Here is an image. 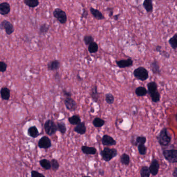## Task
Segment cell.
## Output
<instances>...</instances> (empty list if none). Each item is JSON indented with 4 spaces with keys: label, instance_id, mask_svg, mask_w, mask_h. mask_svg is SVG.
Instances as JSON below:
<instances>
[{
    "label": "cell",
    "instance_id": "cell-1",
    "mask_svg": "<svg viewBox=\"0 0 177 177\" xmlns=\"http://www.w3.org/2000/svg\"><path fill=\"white\" fill-rule=\"evenodd\" d=\"M158 143L161 146H168L172 141V137L168 134L167 128L162 129L158 135L156 136Z\"/></svg>",
    "mask_w": 177,
    "mask_h": 177
},
{
    "label": "cell",
    "instance_id": "cell-2",
    "mask_svg": "<svg viewBox=\"0 0 177 177\" xmlns=\"http://www.w3.org/2000/svg\"><path fill=\"white\" fill-rule=\"evenodd\" d=\"M101 156L104 161H110L113 158L115 157L117 154V150L114 148H104V149L101 151Z\"/></svg>",
    "mask_w": 177,
    "mask_h": 177
},
{
    "label": "cell",
    "instance_id": "cell-3",
    "mask_svg": "<svg viewBox=\"0 0 177 177\" xmlns=\"http://www.w3.org/2000/svg\"><path fill=\"white\" fill-rule=\"evenodd\" d=\"M133 74L137 80L141 81H146L149 78V72L148 70L143 67H139L134 70Z\"/></svg>",
    "mask_w": 177,
    "mask_h": 177
},
{
    "label": "cell",
    "instance_id": "cell-4",
    "mask_svg": "<svg viewBox=\"0 0 177 177\" xmlns=\"http://www.w3.org/2000/svg\"><path fill=\"white\" fill-rule=\"evenodd\" d=\"M164 158L170 163H177V150L176 149L165 150L163 152Z\"/></svg>",
    "mask_w": 177,
    "mask_h": 177
},
{
    "label": "cell",
    "instance_id": "cell-5",
    "mask_svg": "<svg viewBox=\"0 0 177 177\" xmlns=\"http://www.w3.org/2000/svg\"><path fill=\"white\" fill-rule=\"evenodd\" d=\"M45 132L49 135L55 134L57 131V127L55 123L52 120H48L44 124Z\"/></svg>",
    "mask_w": 177,
    "mask_h": 177
},
{
    "label": "cell",
    "instance_id": "cell-6",
    "mask_svg": "<svg viewBox=\"0 0 177 177\" xmlns=\"http://www.w3.org/2000/svg\"><path fill=\"white\" fill-rule=\"evenodd\" d=\"M53 16L61 24H65L67 21V15L66 13L61 9L57 8L55 9L53 12Z\"/></svg>",
    "mask_w": 177,
    "mask_h": 177
},
{
    "label": "cell",
    "instance_id": "cell-7",
    "mask_svg": "<svg viewBox=\"0 0 177 177\" xmlns=\"http://www.w3.org/2000/svg\"><path fill=\"white\" fill-rule=\"evenodd\" d=\"M0 29L4 30L7 35H11L14 32L13 24L7 20H4L1 23Z\"/></svg>",
    "mask_w": 177,
    "mask_h": 177
},
{
    "label": "cell",
    "instance_id": "cell-8",
    "mask_svg": "<svg viewBox=\"0 0 177 177\" xmlns=\"http://www.w3.org/2000/svg\"><path fill=\"white\" fill-rule=\"evenodd\" d=\"M64 105L67 109L70 111H74L77 109V102L72 97H66L64 100Z\"/></svg>",
    "mask_w": 177,
    "mask_h": 177
},
{
    "label": "cell",
    "instance_id": "cell-9",
    "mask_svg": "<svg viewBox=\"0 0 177 177\" xmlns=\"http://www.w3.org/2000/svg\"><path fill=\"white\" fill-rule=\"evenodd\" d=\"M115 62L117 66L120 69L130 68L134 64V61L131 58H128L126 59H122L120 60H116Z\"/></svg>",
    "mask_w": 177,
    "mask_h": 177
},
{
    "label": "cell",
    "instance_id": "cell-10",
    "mask_svg": "<svg viewBox=\"0 0 177 177\" xmlns=\"http://www.w3.org/2000/svg\"><path fill=\"white\" fill-rule=\"evenodd\" d=\"M38 146L40 149H48L52 146V142L47 136H43L40 138L38 142Z\"/></svg>",
    "mask_w": 177,
    "mask_h": 177
},
{
    "label": "cell",
    "instance_id": "cell-11",
    "mask_svg": "<svg viewBox=\"0 0 177 177\" xmlns=\"http://www.w3.org/2000/svg\"><path fill=\"white\" fill-rule=\"evenodd\" d=\"M160 165L158 161L156 159H153L151 161L150 165L149 167L150 174L153 176H155L158 174L160 169Z\"/></svg>",
    "mask_w": 177,
    "mask_h": 177
},
{
    "label": "cell",
    "instance_id": "cell-12",
    "mask_svg": "<svg viewBox=\"0 0 177 177\" xmlns=\"http://www.w3.org/2000/svg\"><path fill=\"white\" fill-rule=\"evenodd\" d=\"M101 143L104 146H113L116 145V141L113 137L108 135H104L101 139Z\"/></svg>",
    "mask_w": 177,
    "mask_h": 177
},
{
    "label": "cell",
    "instance_id": "cell-13",
    "mask_svg": "<svg viewBox=\"0 0 177 177\" xmlns=\"http://www.w3.org/2000/svg\"><path fill=\"white\" fill-rule=\"evenodd\" d=\"M90 97L95 103H98L100 98V92H98L97 85L92 86L90 90Z\"/></svg>",
    "mask_w": 177,
    "mask_h": 177
},
{
    "label": "cell",
    "instance_id": "cell-14",
    "mask_svg": "<svg viewBox=\"0 0 177 177\" xmlns=\"http://www.w3.org/2000/svg\"><path fill=\"white\" fill-rule=\"evenodd\" d=\"M150 68L153 74L161 75V70L160 69V63L157 60L154 59L150 63Z\"/></svg>",
    "mask_w": 177,
    "mask_h": 177
},
{
    "label": "cell",
    "instance_id": "cell-15",
    "mask_svg": "<svg viewBox=\"0 0 177 177\" xmlns=\"http://www.w3.org/2000/svg\"><path fill=\"white\" fill-rule=\"evenodd\" d=\"M60 62L58 60H53L52 61H50L47 64V69L49 71H57L60 68Z\"/></svg>",
    "mask_w": 177,
    "mask_h": 177
},
{
    "label": "cell",
    "instance_id": "cell-16",
    "mask_svg": "<svg viewBox=\"0 0 177 177\" xmlns=\"http://www.w3.org/2000/svg\"><path fill=\"white\" fill-rule=\"evenodd\" d=\"M90 13L92 15L93 17L98 20H102L105 19V17L103 13L98 9H95L94 7H90L89 8Z\"/></svg>",
    "mask_w": 177,
    "mask_h": 177
},
{
    "label": "cell",
    "instance_id": "cell-17",
    "mask_svg": "<svg viewBox=\"0 0 177 177\" xmlns=\"http://www.w3.org/2000/svg\"><path fill=\"white\" fill-rule=\"evenodd\" d=\"M11 12V6L7 2H3L0 4V14L6 15Z\"/></svg>",
    "mask_w": 177,
    "mask_h": 177
},
{
    "label": "cell",
    "instance_id": "cell-18",
    "mask_svg": "<svg viewBox=\"0 0 177 177\" xmlns=\"http://www.w3.org/2000/svg\"><path fill=\"white\" fill-rule=\"evenodd\" d=\"M0 95L1 98L4 100H9L11 97L10 89L6 87H2L0 90Z\"/></svg>",
    "mask_w": 177,
    "mask_h": 177
},
{
    "label": "cell",
    "instance_id": "cell-19",
    "mask_svg": "<svg viewBox=\"0 0 177 177\" xmlns=\"http://www.w3.org/2000/svg\"><path fill=\"white\" fill-rule=\"evenodd\" d=\"M82 152L86 155H95L96 154L97 150L95 147L83 146L81 147Z\"/></svg>",
    "mask_w": 177,
    "mask_h": 177
},
{
    "label": "cell",
    "instance_id": "cell-20",
    "mask_svg": "<svg viewBox=\"0 0 177 177\" xmlns=\"http://www.w3.org/2000/svg\"><path fill=\"white\" fill-rule=\"evenodd\" d=\"M86 130H87V129H86V127L85 126V123L84 122H81L80 124L77 125L74 128V131L75 132H77L80 135H84L86 132Z\"/></svg>",
    "mask_w": 177,
    "mask_h": 177
},
{
    "label": "cell",
    "instance_id": "cell-21",
    "mask_svg": "<svg viewBox=\"0 0 177 177\" xmlns=\"http://www.w3.org/2000/svg\"><path fill=\"white\" fill-rule=\"evenodd\" d=\"M146 141V138L144 136H137L135 139V140L132 139L131 143L134 146H138L139 145H144Z\"/></svg>",
    "mask_w": 177,
    "mask_h": 177
},
{
    "label": "cell",
    "instance_id": "cell-22",
    "mask_svg": "<svg viewBox=\"0 0 177 177\" xmlns=\"http://www.w3.org/2000/svg\"><path fill=\"white\" fill-rule=\"evenodd\" d=\"M143 5L146 12H153V4L152 0H144Z\"/></svg>",
    "mask_w": 177,
    "mask_h": 177
},
{
    "label": "cell",
    "instance_id": "cell-23",
    "mask_svg": "<svg viewBox=\"0 0 177 177\" xmlns=\"http://www.w3.org/2000/svg\"><path fill=\"white\" fill-rule=\"evenodd\" d=\"M135 94L138 97H144L148 94V90L144 86H140L135 88Z\"/></svg>",
    "mask_w": 177,
    "mask_h": 177
},
{
    "label": "cell",
    "instance_id": "cell-24",
    "mask_svg": "<svg viewBox=\"0 0 177 177\" xmlns=\"http://www.w3.org/2000/svg\"><path fill=\"white\" fill-rule=\"evenodd\" d=\"M27 132H28V135H29L30 137L33 138L38 137L40 135L38 129L35 126H32L31 127H29L28 128Z\"/></svg>",
    "mask_w": 177,
    "mask_h": 177
},
{
    "label": "cell",
    "instance_id": "cell-25",
    "mask_svg": "<svg viewBox=\"0 0 177 177\" xmlns=\"http://www.w3.org/2000/svg\"><path fill=\"white\" fill-rule=\"evenodd\" d=\"M68 121L72 125H77L81 123V119L78 115H74L68 118Z\"/></svg>",
    "mask_w": 177,
    "mask_h": 177
},
{
    "label": "cell",
    "instance_id": "cell-26",
    "mask_svg": "<svg viewBox=\"0 0 177 177\" xmlns=\"http://www.w3.org/2000/svg\"><path fill=\"white\" fill-rule=\"evenodd\" d=\"M105 123H106L105 121L99 117H95L92 121V125H94V127H95L96 128H101L104 126Z\"/></svg>",
    "mask_w": 177,
    "mask_h": 177
},
{
    "label": "cell",
    "instance_id": "cell-27",
    "mask_svg": "<svg viewBox=\"0 0 177 177\" xmlns=\"http://www.w3.org/2000/svg\"><path fill=\"white\" fill-rule=\"evenodd\" d=\"M147 87H148V93L149 94L151 92H155L156 90H158V85L154 81H151L147 84Z\"/></svg>",
    "mask_w": 177,
    "mask_h": 177
},
{
    "label": "cell",
    "instance_id": "cell-28",
    "mask_svg": "<svg viewBox=\"0 0 177 177\" xmlns=\"http://www.w3.org/2000/svg\"><path fill=\"white\" fill-rule=\"evenodd\" d=\"M151 98V100L154 103H158L161 100V94L158 90L151 92L149 94Z\"/></svg>",
    "mask_w": 177,
    "mask_h": 177
},
{
    "label": "cell",
    "instance_id": "cell-29",
    "mask_svg": "<svg viewBox=\"0 0 177 177\" xmlns=\"http://www.w3.org/2000/svg\"><path fill=\"white\" fill-rule=\"evenodd\" d=\"M99 49V46L96 42H92L88 46V50L90 54H95L98 52Z\"/></svg>",
    "mask_w": 177,
    "mask_h": 177
},
{
    "label": "cell",
    "instance_id": "cell-30",
    "mask_svg": "<svg viewBox=\"0 0 177 177\" xmlns=\"http://www.w3.org/2000/svg\"><path fill=\"white\" fill-rule=\"evenodd\" d=\"M168 43L170 46L174 50H175L177 48V33L175 34L168 40Z\"/></svg>",
    "mask_w": 177,
    "mask_h": 177
},
{
    "label": "cell",
    "instance_id": "cell-31",
    "mask_svg": "<svg viewBox=\"0 0 177 177\" xmlns=\"http://www.w3.org/2000/svg\"><path fill=\"white\" fill-rule=\"evenodd\" d=\"M120 160H121V162L122 164V165L128 166L129 164H130V157L126 153L122 154L121 156Z\"/></svg>",
    "mask_w": 177,
    "mask_h": 177
},
{
    "label": "cell",
    "instance_id": "cell-32",
    "mask_svg": "<svg viewBox=\"0 0 177 177\" xmlns=\"http://www.w3.org/2000/svg\"><path fill=\"white\" fill-rule=\"evenodd\" d=\"M50 29V26L49 24L46 23H43L40 26L39 28V33L40 34L45 35L49 32Z\"/></svg>",
    "mask_w": 177,
    "mask_h": 177
},
{
    "label": "cell",
    "instance_id": "cell-33",
    "mask_svg": "<svg viewBox=\"0 0 177 177\" xmlns=\"http://www.w3.org/2000/svg\"><path fill=\"white\" fill-rule=\"evenodd\" d=\"M24 3L30 8H34L38 6L40 4V2L38 0H24Z\"/></svg>",
    "mask_w": 177,
    "mask_h": 177
},
{
    "label": "cell",
    "instance_id": "cell-34",
    "mask_svg": "<svg viewBox=\"0 0 177 177\" xmlns=\"http://www.w3.org/2000/svg\"><path fill=\"white\" fill-rule=\"evenodd\" d=\"M40 164L42 168L45 169L46 170H50L51 169V165H50V162L47 159H42L41 160L39 161Z\"/></svg>",
    "mask_w": 177,
    "mask_h": 177
},
{
    "label": "cell",
    "instance_id": "cell-35",
    "mask_svg": "<svg viewBox=\"0 0 177 177\" xmlns=\"http://www.w3.org/2000/svg\"><path fill=\"white\" fill-rule=\"evenodd\" d=\"M140 177H150V172L149 170V167L146 166H143L141 168L140 170Z\"/></svg>",
    "mask_w": 177,
    "mask_h": 177
},
{
    "label": "cell",
    "instance_id": "cell-36",
    "mask_svg": "<svg viewBox=\"0 0 177 177\" xmlns=\"http://www.w3.org/2000/svg\"><path fill=\"white\" fill-rule=\"evenodd\" d=\"M57 127L58 130H59L60 132H61L62 134H64L67 132L66 125L64 122H58L57 123Z\"/></svg>",
    "mask_w": 177,
    "mask_h": 177
},
{
    "label": "cell",
    "instance_id": "cell-37",
    "mask_svg": "<svg viewBox=\"0 0 177 177\" xmlns=\"http://www.w3.org/2000/svg\"><path fill=\"white\" fill-rule=\"evenodd\" d=\"M114 96L111 93H107L105 95V100L109 104H112L114 103Z\"/></svg>",
    "mask_w": 177,
    "mask_h": 177
},
{
    "label": "cell",
    "instance_id": "cell-38",
    "mask_svg": "<svg viewBox=\"0 0 177 177\" xmlns=\"http://www.w3.org/2000/svg\"><path fill=\"white\" fill-rule=\"evenodd\" d=\"M83 40L85 45L86 46H88L92 42H95L94 38L91 35H85L84 37Z\"/></svg>",
    "mask_w": 177,
    "mask_h": 177
},
{
    "label": "cell",
    "instance_id": "cell-39",
    "mask_svg": "<svg viewBox=\"0 0 177 177\" xmlns=\"http://www.w3.org/2000/svg\"><path fill=\"white\" fill-rule=\"evenodd\" d=\"M50 165H51V169H52V170L55 172L58 170L59 169V162L55 158H52V160L50 161Z\"/></svg>",
    "mask_w": 177,
    "mask_h": 177
},
{
    "label": "cell",
    "instance_id": "cell-40",
    "mask_svg": "<svg viewBox=\"0 0 177 177\" xmlns=\"http://www.w3.org/2000/svg\"><path fill=\"white\" fill-rule=\"evenodd\" d=\"M138 150L139 153L141 155H145L147 152V148L145 145L138 146Z\"/></svg>",
    "mask_w": 177,
    "mask_h": 177
},
{
    "label": "cell",
    "instance_id": "cell-41",
    "mask_svg": "<svg viewBox=\"0 0 177 177\" xmlns=\"http://www.w3.org/2000/svg\"><path fill=\"white\" fill-rule=\"evenodd\" d=\"M7 65L4 61H0V72H5L7 69Z\"/></svg>",
    "mask_w": 177,
    "mask_h": 177
},
{
    "label": "cell",
    "instance_id": "cell-42",
    "mask_svg": "<svg viewBox=\"0 0 177 177\" xmlns=\"http://www.w3.org/2000/svg\"><path fill=\"white\" fill-rule=\"evenodd\" d=\"M31 177H45L42 174L36 170H32L31 172Z\"/></svg>",
    "mask_w": 177,
    "mask_h": 177
},
{
    "label": "cell",
    "instance_id": "cell-43",
    "mask_svg": "<svg viewBox=\"0 0 177 177\" xmlns=\"http://www.w3.org/2000/svg\"><path fill=\"white\" fill-rule=\"evenodd\" d=\"M88 16V13L85 8H83L81 16V19L82 20L83 19H86V18H87Z\"/></svg>",
    "mask_w": 177,
    "mask_h": 177
},
{
    "label": "cell",
    "instance_id": "cell-44",
    "mask_svg": "<svg viewBox=\"0 0 177 177\" xmlns=\"http://www.w3.org/2000/svg\"><path fill=\"white\" fill-rule=\"evenodd\" d=\"M63 94L64 96H66V97H72V94L71 92H69V91H67L66 89H63Z\"/></svg>",
    "mask_w": 177,
    "mask_h": 177
},
{
    "label": "cell",
    "instance_id": "cell-45",
    "mask_svg": "<svg viewBox=\"0 0 177 177\" xmlns=\"http://www.w3.org/2000/svg\"><path fill=\"white\" fill-rule=\"evenodd\" d=\"M160 55L163 56V57L166 58H169L170 57V54L168 52H167L166 50H162L161 52L160 53Z\"/></svg>",
    "mask_w": 177,
    "mask_h": 177
},
{
    "label": "cell",
    "instance_id": "cell-46",
    "mask_svg": "<svg viewBox=\"0 0 177 177\" xmlns=\"http://www.w3.org/2000/svg\"><path fill=\"white\" fill-rule=\"evenodd\" d=\"M107 11L109 12V17H112L113 16V13H114L113 8L108 7L107 9Z\"/></svg>",
    "mask_w": 177,
    "mask_h": 177
},
{
    "label": "cell",
    "instance_id": "cell-47",
    "mask_svg": "<svg viewBox=\"0 0 177 177\" xmlns=\"http://www.w3.org/2000/svg\"><path fill=\"white\" fill-rule=\"evenodd\" d=\"M154 50L160 54L161 52V51L163 50H162V47H161V46H160V45H157V46H156L155 47Z\"/></svg>",
    "mask_w": 177,
    "mask_h": 177
},
{
    "label": "cell",
    "instance_id": "cell-48",
    "mask_svg": "<svg viewBox=\"0 0 177 177\" xmlns=\"http://www.w3.org/2000/svg\"><path fill=\"white\" fill-rule=\"evenodd\" d=\"M172 176L173 177H177V168L175 167L174 169V171H173V173H172Z\"/></svg>",
    "mask_w": 177,
    "mask_h": 177
},
{
    "label": "cell",
    "instance_id": "cell-49",
    "mask_svg": "<svg viewBox=\"0 0 177 177\" xmlns=\"http://www.w3.org/2000/svg\"><path fill=\"white\" fill-rule=\"evenodd\" d=\"M120 15H121V14H116L114 16V19L116 21H117L118 19H119V17H120Z\"/></svg>",
    "mask_w": 177,
    "mask_h": 177
},
{
    "label": "cell",
    "instance_id": "cell-50",
    "mask_svg": "<svg viewBox=\"0 0 177 177\" xmlns=\"http://www.w3.org/2000/svg\"><path fill=\"white\" fill-rule=\"evenodd\" d=\"M77 80H78V81H80V82H81L82 80H83L82 77L80 76L79 74H78L77 75Z\"/></svg>",
    "mask_w": 177,
    "mask_h": 177
},
{
    "label": "cell",
    "instance_id": "cell-51",
    "mask_svg": "<svg viewBox=\"0 0 177 177\" xmlns=\"http://www.w3.org/2000/svg\"><path fill=\"white\" fill-rule=\"evenodd\" d=\"M99 174L100 175H104V172L103 169H99Z\"/></svg>",
    "mask_w": 177,
    "mask_h": 177
},
{
    "label": "cell",
    "instance_id": "cell-52",
    "mask_svg": "<svg viewBox=\"0 0 177 177\" xmlns=\"http://www.w3.org/2000/svg\"><path fill=\"white\" fill-rule=\"evenodd\" d=\"M90 111L91 113H94V112H95V109H94V108H91Z\"/></svg>",
    "mask_w": 177,
    "mask_h": 177
},
{
    "label": "cell",
    "instance_id": "cell-53",
    "mask_svg": "<svg viewBox=\"0 0 177 177\" xmlns=\"http://www.w3.org/2000/svg\"><path fill=\"white\" fill-rule=\"evenodd\" d=\"M83 177H92L91 176H89V175H85V176H83Z\"/></svg>",
    "mask_w": 177,
    "mask_h": 177
},
{
    "label": "cell",
    "instance_id": "cell-54",
    "mask_svg": "<svg viewBox=\"0 0 177 177\" xmlns=\"http://www.w3.org/2000/svg\"><path fill=\"white\" fill-rule=\"evenodd\" d=\"M0 127H1V124H0Z\"/></svg>",
    "mask_w": 177,
    "mask_h": 177
}]
</instances>
